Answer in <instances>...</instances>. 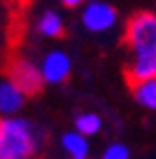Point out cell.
<instances>
[{"label": "cell", "instance_id": "6da1fadb", "mask_svg": "<svg viewBox=\"0 0 156 159\" xmlns=\"http://www.w3.org/2000/svg\"><path fill=\"white\" fill-rule=\"evenodd\" d=\"M125 42L130 49V82L134 84L156 77V16L150 11L136 13L128 22Z\"/></svg>", "mask_w": 156, "mask_h": 159}, {"label": "cell", "instance_id": "7a4b0ae2", "mask_svg": "<svg viewBox=\"0 0 156 159\" xmlns=\"http://www.w3.org/2000/svg\"><path fill=\"white\" fill-rule=\"evenodd\" d=\"M42 130L24 117H7L0 126V159H37Z\"/></svg>", "mask_w": 156, "mask_h": 159}, {"label": "cell", "instance_id": "3957f363", "mask_svg": "<svg viewBox=\"0 0 156 159\" xmlns=\"http://www.w3.org/2000/svg\"><path fill=\"white\" fill-rule=\"evenodd\" d=\"M82 25L92 33H106L116 25V9L103 0H92L84 7Z\"/></svg>", "mask_w": 156, "mask_h": 159}, {"label": "cell", "instance_id": "277c9868", "mask_svg": "<svg viewBox=\"0 0 156 159\" xmlns=\"http://www.w3.org/2000/svg\"><path fill=\"white\" fill-rule=\"evenodd\" d=\"M9 80L20 86L27 95H35L40 93L42 84H44V75H42V69L35 66L29 60H13L11 66H9Z\"/></svg>", "mask_w": 156, "mask_h": 159}, {"label": "cell", "instance_id": "5b68a950", "mask_svg": "<svg viewBox=\"0 0 156 159\" xmlns=\"http://www.w3.org/2000/svg\"><path fill=\"white\" fill-rule=\"evenodd\" d=\"M70 66H73V62H70L68 53H64L60 49L48 51L42 60V64H40L44 82H48V84H62L70 75Z\"/></svg>", "mask_w": 156, "mask_h": 159}, {"label": "cell", "instance_id": "8992f818", "mask_svg": "<svg viewBox=\"0 0 156 159\" xmlns=\"http://www.w3.org/2000/svg\"><path fill=\"white\" fill-rule=\"evenodd\" d=\"M24 97H27V93L13 80L0 82V113L7 117H15L18 111L24 106Z\"/></svg>", "mask_w": 156, "mask_h": 159}, {"label": "cell", "instance_id": "52a82bcc", "mask_svg": "<svg viewBox=\"0 0 156 159\" xmlns=\"http://www.w3.org/2000/svg\"><path fill=\"white\" fill-rule=\"evenodd\" d=\"M132 95H134L139 106H143L147 111H156V77L143 80V82H134Z\"/></svg>", "mask_w": 156, "mask_h": 159}, {"label": "cell", "instance_id": "ba28073f", "mask_svg": "<svg viewBox=\"0 0 156 159\" xmlns=\"http://www.w3.org/2000/svg\"><path fill=\"white\" fill-rule=\"evenodd\" d=\"M62 146L73 159H88V148H90L88 146V137L82 135V133H77V130L66 133L62 137Z\"/></svg>", "mask_w": 156, "mask_h": 159}, {"label": "cell", "instance_id": "9c48e42d", "mask_svg": "<svg viewBox=\"0 0 156 159\" xmlns=\"http://www.w3.org/2000/svg\"><path fill=\"white\" fill-rule=\"evenodd\" d=\"M37 31H40V35H44V38H57V35H62V31H64L62 16L57 13V11H44L40 16V20H37Z\"/></svg>", "mask_w": 156, "mask_h": 159}, {"label": "cell", "instance_id": "30bf717a", "mask_svg": "<svg viewBox=\"0 0 156 159\" xmlns=\"http://www.w3.org/2000/svg\"><path fill=\"white\" fill-rule=\"evenodd\" d=\"M101 126H103L101 124V117L97 113H82V115H77V119H75V130L86 135V137L97 135L101 130Z\"/></svg>", "mask_w": 156, "mask_h": 159}, {"label": "cell", "instance_id": "8fae6325", "mask_svg": "<svg viewBox=\"0 0 156 159\" xmlns=\"http://www.w3.org/2000/svg\"><path fill=\"white\" fill-rule=\"evenodd\" d=\"M101 159H130V148H128L125 144H121V142L110 144V146L103 150Z\"/></svg>", "mask_w": 156, "mask_h": 159}, {"label": "cell", "instance_id": "7c38bea8", "mask_svg": "<svg viewBox=\"0 0 156 159\" xmlns=\"http://www.w3.org/2000/svg\"><path fill=\"white\" fill-rule=\"evenodd\" d=\"M62 2H64L66 7H77V5H84L86 0H62Z\"/></svg>", "mask_w": 156, "mask_h": 159}, {"label": "cell", "instance_id": "4fadbf2b", "mask_svg": "<svg viewBox=\"0 0 156 159\" xmlns=\"http://www.w3.org/2000/svg\"><path fill=\"white\" fill-rule=\"evenodd\" d=\"M2 122H5V119H2V113H0V126H2Z\"/></svg>", "mask_w": 156, "mask_h": 159}]
</instances>
